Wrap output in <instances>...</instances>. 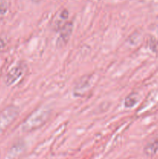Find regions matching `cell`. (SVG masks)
Masks as SVG:
<instances>
[{"label":"cell","mask_w":158,"mask_h":159,"mask_svg":"<svg viewBox=\"0 0 158 159\" xmlns=\"http://www.w3.org/2000/svg\"><path fill=\"white\" fill-rule=\"evenodd\" d=\"M6 48V43L2 38H0V53L3 51Z\"/></svg>","instance_id":"10"},{"label":"cell","mask_w":158,"mask_h":159,"mask_svg":"<svg viewBox=\"0 0 158 159\" xmlns=\"http://www.w3.org/2000/svg\"><path fill=\"white\" fill-rule=\"evenodd\" d=\"M8 11V5L6 1L2 0L0 2V19H2L6 16Z\"/></svg>","instance_id":"8"},{"label":"cell","mask_w":158,"mask_h":159,"mask_svg":"<svg viewBox=\"0 0 158 159\" xmlns=\"http://www.w3.org/2000/svg\"><path fill=\"white\" fill-rule=\"evenodd\" d=\"M74 25L71 22H67L60 30V35L57 40V48H61L68 43L73 32Z\"/></svg>","instance_id":"5"},{"label":"cell","mask_w":158,"mask_h":159,"mask_svg":"<svg viewBox=\"0 0 158 159\" xmlns=\"http://www.w3.org/2000/svg\"><path fill=\"white\" fill-rule=\"evenodd\" d=\"M151 48L153 51L158 52V40L157 41L153 42V43H151Z\"/></svg>","instance_id":"9"},{"label":"cell","mask_w":158,"mask_h":159,"mask_svg":"<svg viewBox=\"0 0 158 159\" xmlns=\"http://www.w3.org/2000/svg\"><path fill=\"white\" fill-rule=\"evenodd\" d=\"M93 76L85 75L78 80V82L74 85L73 89V94L75 97H84L86 96L91 90L92 86Z\"/></svg>","instance_id":"4"},{"label":"cell","mask_w":158,"mask_h":159,"mask_svg":"<svg viewBox=\"0 0 158 159\" xmlns=\"http://www.w3.org/2000/svg\"><path fill=\"white\" fill-rule=\"evenodd\" d=\"M51 111L48 107H41L33 112L22 124V130L31 132L37 130L46 124L50 118Z\"/></svg>","instance_id":"1"},{"label":"cell","mask_w":158,"mask_h":159,"mask_svg":"<svg viewBox=\"0 0 158 159\" xmlns=\"http://www.w3.org/2000/svg\"><path fill=\"white\" fill-rule=\"evenodd\" d=\"M19 115V109L15 106L10 105L0 113V132H2L15 121Z\"/></svg>","instance_id":"2"},{"label":"cell","mask_w":158,"mask_h":159,"mask_svg":"<svg viewBox=\"0 0 158 159\" xmlns=\"http://www.w3.org/2000/svg\"><path fill=\"white\" fill-rule=\"evenodd\" d=\"M138 102V96L136 93H132V94L129 95L124 101V106L126 108H132L134 107Z\"/></svg>","instance_id":"7"},{"label":"cell","mask_w":158,"mask_h":159,"mask_svg":"<svg viewBox=\"0 0 158 159\" xmlns=\"http://www.w3.org/2000/svg\"><path fill=\"white\" fill-rule=\"evenodd\" d=\"M158 150V141H152L147 144V146L144 148V152L146 155L151 156L156 154V152Z\"/></svg>","instance_id":"6"},{"label":"cell","mask_w":158,"mask_h":159,"mask_svg":"<svg viewBox=\"0 0 158 159\" xmlns=\"http://www.w3.org/2000/svg\"><path fill=\"white\" fill-rule=\"evenodd\" d=\"M26 68L25 64L21 62L11 68L5 78L6 85L7 86H12V85H15L19 81L21 80L25 74Z\"/></svg>","instance_id":"3"}]
</instances>
